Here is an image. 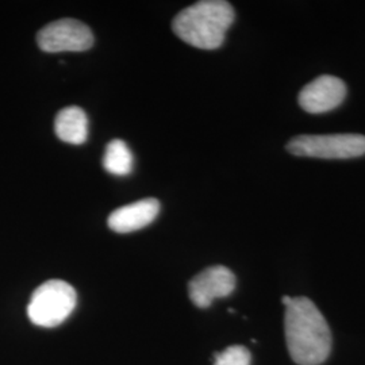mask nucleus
Segmentation results:
<instances>
[{
  "label": "nucleus",
  "instance_id": "nucleus-6",
  "mask_svg": "<svg viewBox=\"0 0 365 365\" xmlns=\"http://www.w3.org/2000/svg\"><path fill=\"white\" fill-rule=\"evenodd\" d=\"M235 288V276L223 265L209 267L188 284L190 299L199 309H207L218 298L229 297Z\"/></svg>",
  "mask_w": 365,
  "mask_h": 365
},
{
  "label": "nucleus",
  "instance_id": "nucleus-9",
  "mask_svg": "<svg viewBox=\"0 0 365 365\" xmlns=\"http://www.w3.org/2000/svg\"><path fill=\"white\" fill-rule=\"evenodd\" d=\"M56 135L66 144H84L88 138V118L83 108L71 106L63 108L54 120Z\"/></svg>",
  "mask_w": 365,
  "mask_h": 365
},
{
  "label": "nucleus",
  "instance_id": "nucleus-7",
  "mask_svg": "<svg viewBox=\"0 0 365 365\" xmlns=\"http://www.w3.org/2000/svg\"><path fill=\"white\" fill-rule=\"evenodd\" d=\"M346 96V86L341 78L322 75L314 78L299 92V105L310 114H324L339 107Z\"/></svg>",
  "mask_w": 365,
  "mask_h": 365
},
{
  "label": "nucleus",
  "instance_id": "nucleus-11",
  "mask_svg": "<svg viewBox=\"0 0 365 365\" xmlns=\"http://www.w3.org/2000/svg\"><path fill=\"white\" fill-rule=\"evenodd\" d=\"M252 356L245 346H229L214 356V365H250Z\"/></svg>",
  "mask_w": 365,
  "mask_h": 365
},
{
  "label": "nucleus",
  "instance_id": "nucleus-4",
  "mask_svg": "<svg viewBox=\"0 0 365 365\" xmlns=\"http://www.w3.org/2000/svg\"><path fill=\"white\" fill-rule=\"evenodd\" d=\"M287 150L295 156L346 160L365 155V135L303 134L288 143Z\"/></svg>",
  "mask_w": 365,
  "mask_h": 365
},
{
  "label": "nucleus",
  "instance_id": "nucleus-1",
  "mask_svg": "<svg viewBox=\"0 0 365 365\" xmlns=\"http://www.w3.org/2000/svg\"><path fill=\"white\" fill-rule=\"evenodd\" d=\"M291 359L298 365H319L331 351V331L325 317L306 297L292 298L284 319Z\"/></svg>",
  "mask_w": 365,
  "mask_h": 365
},
{
  "label": "nucleus",
  "instance_id": "nucleus-8",
  "mask_svg": "<svg viewBox=\"0 0 365 365\" xmlns=\"http://www.w3.org/2000/svg\"><path fill=\"white\" fill-rule=\"evenodd\" d=\"M160 212L157 199H141L128 206L114 210L108 217V227L115 233H131L146 227L155 221Z\"/></svg>",
  "mask_w": 365,
  "mask_h": 365
},
{
  "label": "nucleus",
  "instance_id": "nucleus-3",
  "mask_svg": "<svg viewBox=\"0 0 365 365\" xmlns=\"http://www.w3.org/2000/svg\"><path fill=\"white\" fill-rule=\"evenodd\" d=\"M78 295L66 282L53 279L41 284L31 295L27 306L30 321L41 327L61 325L75 310Z\"/></svg>",
  "mask_w": 365,
  "mask_h": 365
},
{
  "label": "nucleus",
  "instance_id": "nucleus-12",
  "mask_svg": "<svg viewBox=\"0 0 365 365\" xmlns=\"http://www.w3.org/2000/svg\"><path fill=\"white\" fill-rule=\"evenodd\" d=\"M291 300H292V298H291V297H287V295H284V297H283V299H282V302H283V304H284V306L287 307L288 304L291 303Z\"/></svg>",
  "mask_w": 365,
  "mask_h": 365
},
{
  "label": "nucleus",
  "instance_id": "nucleus-10",
  "mask_svg": "<svg viewBox=\"0 0 365 365\" xmlns=\"http://www.w3.org/2000/svg\"><path fill=\"white\" fill-rule=\"evenodd\" d=\"M134 167V158L129 146L122 140H114L106 148L103 168L115 176L129 175Z\"/></svg>",
  "mask_w": 365,
  "mask_h": 365
},
{
  "label": "nucleus",
  "instance_id": "nucleus-5",
  "mask_svg": "<svg viewBox=\"0 0 365 365\" xmlns=\"http://www.w3.org/2000/svg\"><path fill=\"white\" fill-rule=\"evenodd\" d=\"M37 43L43 52H84L93 45V34L80 21L66 18L42 27Z\"/></svg>",
  "mask_w": 365,
  "mask_h": 365
},
{
  "label": "nucleus",
  "instance_id": "nucleus-2",
  "mask_svg": "<svg viewBox=\"0 0 365 365\" xmlns=\"http://www.w3.org/2000/svg\"><path fill=\"white\" fill-rule=\"evenodd\" d=\"M235 18V10L229 1L202 0L178 14L172 29L188 45L203 51H214L225 42Z\"/></svg>",
  "mask_w": 365,
  "mask_h": 365
}]
</instances>
